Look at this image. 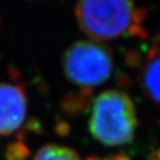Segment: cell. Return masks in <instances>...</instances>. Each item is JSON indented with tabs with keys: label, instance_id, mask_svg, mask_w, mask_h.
<instances>
[{
	"label": "cell",
	"instance_id": "1",
	"mask_svg": "<svg viewBox=\"0 0 160 160\" xmlns=\"http://www.w3.org/2000/svg\"><path fill=\"white\" fill-rule=\"evenodd\" d=\"M80 29L92 40L102 42L119 38L146 39L147 9L131 1L88 0L74 8Z\"/></svg>",
	"mask_w": 160,
	"mask_h": 160
},
{
	"label": "cell",
	"instance_id": "2",
	"mask_svg": "<svg viewBox=\"0 0 160 160\" xmlns=\"http://www.w3.org/2000/svg\"><path fill=\"white\" fill-rule=\"evenodd\" d=\"M89 132L97 142L109 147L130 143L137 128L136 108L121 89H107L94 99L88 121Z\"/></svg>",
	"mask_w": 160,
	"mask_h": 160
},
{
	"label": "cell",
	"instance_id": "3",
	"mask_svg": "<svg viewBox=\"0 0 160 160\" xmlns=\"http://www.w3.org/2000/svg\"><path fill=\"white\" fill-rule=\"evenodd\" d=\"M62 63L70 82L91 89L109 78L113 69V56L110 48L102 42L81 40L67 48Z\"/></svg>",
	"mask_w": 160,
	"mask_h": 160
},
{
	"label": "cell",
	"instance_id": "4",
	"mask_svg": "<svg viewBox=\"0 0 160 160\" xmlns=\"http://www.w3.org/2000/svg\"><path fill=\"white\" fill-rule=\"evenodd\" d=\"M27 114V96L21 84L0 82V135L16 132Z\"/></svg>",
	"mask_w": 160,
	"mask_h": 160
},
{
	"label": "cell",
	"instance_id": "5",
	"mask_svg": "<svg viewBox=\"0 0 160 160\" xmlns=\"http://www.w3.org/2000/svg\"><path fill=\"white\" fill-rule=\"evenodd\" d=\"M138 80L143 94L160 105V34L156 37L140 67Z\"/></svg>",
	"mask_w": 160,
	"mask_h": 160
},
{
	"label": "cell",
	"instance_id": "6",
	"mask_svg": "<svg viewBox=\"0 0 160 160\" xmlns=\"http://www.w3.org/2000/svg\"><path fill=\"white\" fill-rule=\"evenodd\" d=\"M32 160H81V158L71 148L47 143L38 150Z\"/></svg>",
	"mask_w": 160,
	"mask_h": 160
},
{
	"label": "cell",
	"instance_id": "7",
	"mask_svg": "<svg viewBox=\"0 0 160 160\" xmlns=\"http://www.w3.org/2000/svg\"><path fill=\"white\" fill-rule=\"evenodd\" d=\"M155 155H156V156H157V157H158V158L160 159V150H159V151H158L157 153H156V154H155Z\"/></svg>",
	"mask_w": 160,
	"mask_h": 160
}]
</instances>
